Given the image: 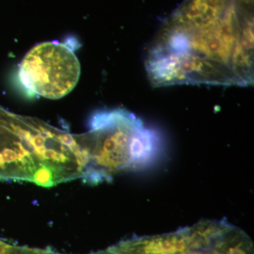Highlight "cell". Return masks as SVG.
<instances>
[{
    "label": "cell",
    "mask_w": 254,
    "mask_h": 254,
    "mask_svg": "<svg viewBox=\"0 0 254 254\" xmlns=\"http://www.w3.org/2000/svg\"><path fill=\"white\" fill-rule=\"evenodd\" d=\"M86 133L91 160L82 180L97 185L119 174L149 168L161 153L160 137L140 119L125 110L93 115Z\"/></svg>",
    "instance_id": "obj_2"
},
{
    "label": "cell",
    "mask_w": 254,
    "mask_h": 254,
    "mask_svg": "<svg viewBox=\"0 0 254 254\" xmlns=\"http://www.w3.org/2000/svg\"><path fill=\"white\" fill-rule=\"evenodd\" d=\"M203 251L206 254H254V244L245 232L232 225Z\"/></svg>",
    "instance_id": "obj_6"
},
{
    "label": "cell",
    "mask_w": 254,
    "mask_h": 254,
    "mask_svg": "<svg viewBox=\"0 0 254 254\" xmlns=\"http://www.w3.org/2000/svg\"><path fill=\"white\" fill-rule=\"evenodd\" d=\"M4 254H43V250L28 247H18L8 244Z\"/></svg>",
    "instance_id": "obj_7"
},
{
    "label": "cell",
    "mask_w": 254,
    "mask_h": 254,
    "mask_svg": "<svg viewBox=\"0 0 254 254\" xmlns=\"http://www.w3.org/2000/svg\"><path fill=\"white\" fill-rule=\"evenodd\" d=\"M40 163L14 129L10 113L0 108V181L30 182Z\"/></svg>",
    "instance_id": "obj_4"
},
{
    "label": "cell",
    "mask_w": 254,
    "mask_h": 254,
    "mask_svg": "<svg viewBox=\"0 0 254 254\" xmlns=\"http://www.w3.org/2000/svg\"><path fill=\"white\" fill-rule=\"evenodd\" d=\"M43 250V254H62L57 253V252H53V251L49 250Z\"/></svg>",
    "instance_id": "obj_10"
},
{
    "label": "cell",
    "mask_w": 254,
    "mask_h": 254,
    "mask_svg": "<svg viewBox=\"0 0 254 254\" xmlns=\"http://www.w3.org/2000/svg\"><path fill=\"white\" fill-rule=\"evenodd\" d=\"M183 254H206L204 251L201 250H189L186 253Z\"/></svg>",
    "instance_id": "obj_9"
},
{
    "label": "cell",
    "mask_w": 254,
    "mask_h": 254,
    "mask_svg": "<svg viewBox=\"0 0 254 254\" xmlns=\"http://www.w3.org/2000/svg\"><path fill=\"white\" fill-rule=\"evenodd\" d=\"M81 74L78 58L66 45L46 42L33 47L20 64L23 86L48 99H60L77 84Z\"/></svg>",
    "instance_id": "obj_3"
},
{
    "label": "cell",
    "mask_w": 254,
    "mask_h": 254,
    "mask_svg": "<svg viewBox=\"0 0 254 254\" xmlns=\"http://www.w3.org/2000/svg\"><path fill=\"white\" fill-rule=\"evenodd\" d=\"M110 249L119 254H183L190 250L188 228L163 235L132 237Z\"/></svg>",
    "instance_id": "obj_5"
},
{
    "label": "cell",
    "mask_w": 254,
    "mask_h": 254,
    "mask_svg": "<svg viewBox=\"0 0 254 254\" xmlns=\"http://www.w3.org/2000/svg\"><path fill=\"white\" fill-rule=\"evenodd\" d=\"M7 245V243H5L2 240H0V254H5Z\"/></svg>",
    "instance_id": "obj_8"
},
{
    "label": "cell",
    "mask_w": 254,
    "mask_h": 254,
    "mask_svg": "<svg viewBox=\"0 0 254 254\" xmlns=\"http://www.w3.org/2000/svg\"><path fill=\"white\" fill-rule=\"evenodd\" d=\"M254 0H185L150 42L155 87L254 83Z\"/></svg>",
    "instance_id": "obj_1"
}]
</instances>
